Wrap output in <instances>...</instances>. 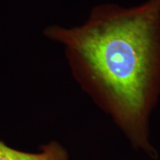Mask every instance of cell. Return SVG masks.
Wrapping results in <instances>:
<instances>
[{"label":"cell","instance_id":"cell-1","mask_svg":"<svg viewBox=\"0 0 160 160\" xmlns=\"http://www.w3.org/2000/svg\"><path fill=\"white\" fill-rule=\"evenodd\" d=\"M44 35L63 46L75 80L132 146L157 158L149 124L160 96V0L102 4L82 25Z\"/></svg>","mask_w":160,"mask_h":160},{"label":"cell","instance_id":"cell-2","mask_svg":"<svg viewBox=\"0 0 160 160\" xmlns=\"http://www.w3.org/2000/svg\"><path fill=\"white\" fill-rule=\"evenodd\" d=\"M0 160H69V154L56 141L43 145L39 151L35 153L12 149L0 141Z\"/></svg>","mask_w":160,"mask_h":160}]
</instances>
